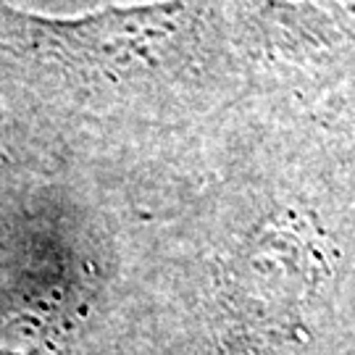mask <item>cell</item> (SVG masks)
<instances>
[{"label": "cell", "instance_id": "7a4b0ae2", "mask_svg": "<svg viewBox=\"0 0 355 355\" xmlns=\"http://www.w3.org/2000/svg\"><path fill=\"white\" fill-rule=\"evenodd\" d=\"M313 179H274L232 221L218 255L227 340L240 355L300 340L343 261V237Z\"/></svg>", "mask_w": 355, "mask_h": 355}, {"label": "cell", "instance_id": "277c9868", "mask_svg": "<svg viewBox=\"0 0 355 355\" xmlns=\"http://www.w3.org/2000/svg\"><path fill=\"white\" fill-rule=\"evenodd\" d=\"M311 124L321 140L343 153V158L355 161V79L318 103Z\"/></svg>", "mask_w": 355, "mask_h": 355}, {"label": "cell", "instance_id": "6da1fadb", "mask_svg": "<svg viewBox=\"0 0 355 355\" xmlns=\"http://www.w3.org/2000/svg\"><path fill=\"white\" fill-rule=\"evenodd\" d=\"M0 89L69 127H111L248 98L227 0H148L42 16L0 0Z\"/></svg>", "mask_w": 355, "mask_h": 355}, {"label": "cell", "instance_id": "3957f363", "mask_svg": "<svg viewBox=\"0 0 355 355\" xmlns=\"http://www.w3.org/2000/svg\"><path fill=\"white\" fill-rule=\"evenodd\" d=\"M248 98L316 108L355 79V0H227Z\"/></svg>", "mask_w": 355, "mask_h": 355}]
</instances>
